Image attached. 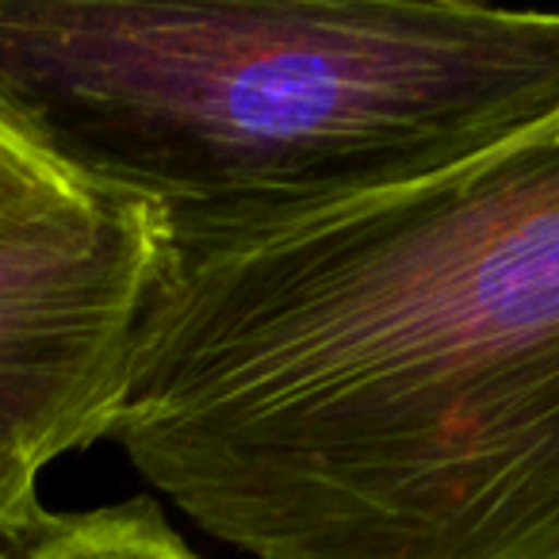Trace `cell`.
Returning <instances> with one entry per match:
<instances>
[{"mask_svg": "<svg viewBox=\"0 0 559 559\" xmlns=\"http://www.w3.org/2000/svg\"><path fill=\"white\" fill-rule=\"evenodd\" d=\"M162 257L157 218L104 192L0 223V464L39 479L111 433Z\"/></svg>", "mask_w": 559, "mask_h": 559, "instance_id": "3", "label": "cell"}, {"mask_svg": "<svg viewBox=\"0 0 559 559\" xmlns=\"http://www.w3.org/2000/svg\"><path fill=\"white\" fill-rule=\"evenodd\" d=\"M16 559H200L157 502L127 498L85 513H47Z\"/></svg>", "mask_w": 559, "mask_h": 559, "instance_id": "4", "label": "cell"}, {"mask_svg": "<svg viewBox=\"0 0 559 559\" xmlns=\"http://www.w3.org/2000/svg\"><path fill=\"white\" fill-rule=\"evenodd\" d=\"M0 108L218 249L449 173L559 111V12L464 0H0Z\"/></svg>", "mask_w": 559, "mask_h": 559, "instance_id": "2", "label": "cell"}, {"mask_svg": "<svg viewBox=\"0 0 559 559\" xmlns=\"http://www.w3.org/2000/svg\"><path fill=\"white\" fill-rule=\"evenodd\" d=\"M93 188L73 180L58 162H50L0 108V223L4 218L55 211L66 203L88 200Z\"/></svg>", "mask_w": 559, "mask_h": 559, "instance_id": "5", "label": "cell"}, {"mask_svg": "<svg viewBox=\"0 0 559 559\" xmlns=\"http://www.w3.org/2000/svg\"><path fill=\"white\" fill-rule=\"evenodd\" d=\"M47 521V510L39 502V479L0 464V559L9 551H20V544Z\"/></svg>", "mask_w": 559, "mask_h": 559, "instance_id": "6", "label": "cell"}, {"mask_svg": "<svg viewBox=\"0 0 559 559\" xmlns=\"http://www.w3.org/2000/svg\"><path fill=\"white\" fill-rule=\"evenodd\" d=\"M111 441L257 559H559V111L162 257Z\"/></svg>", "mask_w": 559, "mask_h": 559, "instance_id": "1", "label": "cell"}]
</instances>
